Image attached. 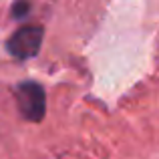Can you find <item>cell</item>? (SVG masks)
Masks as SVG:
<instances>
[{
    "label": "cell",
    "instance_id": "obj_1",
    "mask_svg": "<svg viewBox=\"0 0 159 159\" xmlns=\"http://www.w3.org/2000/svg\"><path fill=\"white\" fill-rule=\"evenodd\" d=\"M14 97L20 115L26 121L39 123L47 113V95L43 85L34 81H22L14 87Z\"/></svg>",
    "mask_w": 159,
    "mask_h": 159
},
{
    "label": "cell",
    "instance_id": "obj_2",
    "mask_svg": "<svg viewBox=\"0 0 159 159\" xmlns=\"http://www.w3.org/2000/svg\"><path fill=\"white\" fill-rule=\"evenodd\" d=\"M43 26H20L12 32V36L6 40V51L16 58H30L39 54L43 44Z\"/></svg>",
    "mask_w": 159,
    "mask_h": 159
},
{
    "label": "cell",
    "instance_id": "obj_3",
    "mask_svg": "<svg viewBox=\"0 0 159 159\" xmlns=\"http://www.w3.org/2000/svg\"><path fill=\"white\" fill-rule=\"evenodd\" d=\"M28 10H30V4H24V2L14 4V6H12V14H14V18H22Z\"/></svg>",
    "mask_w": 159,
    "mask_h": 159
}]
</instances>
